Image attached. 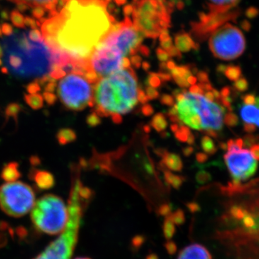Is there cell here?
I'll return each instance as SVG.
<instances>
[{
  "label": "cell",
  "mask_w": 259,
  "mask_h": 259,
  "mask_svg": "<svg viewBox=\"0 0 259 259\" xmlns=\"http://www.w3.org/2000/svg\"><path fill=\"white\" fill-rule=\"evenodd\" d=\"M179 128H180V126L177 125V124H174V125L171 126V131H173L175 134L178 131Z\"/></svg>",
  "instance_id": "54"
},
{
  "label": "cell",
  "mask_w": 259,
  "mask_h": 259,
  "mask_svg": "<svg viewBox=\"0 0 259 259\" xmlns=\"http://www.w3.org/2000/svg\"><path fill=\"white\" fill-rule=\"evenodd\" d=\"M6 243V237L0 233V247L4 246Z\"/></svg>",
  "instance_id": "51"
},
{
  "label": "cell",
  "mask_w": 259,
  "mask_h": 259,
  "mask_svg": "<svg viewBox=\"0 0 259 259\" xmlns=\"http://www.w3.org/2000/svg\"><path fill=\"white\" fill-rule=\"evenodd\" d=\"M116 25L105 0H68L41 23L48 44L76 62H88Z\"/></svg>",
  "instance_id": "1"
},
{
  "label": "cell",
  "mask_w": 259,
  "mask_h": 259,
  "mask_svg": "<svg viewBox=\"0 0 259 259\" xmlns=\"http://www.w3.org/2000/svg\"><path fill=\"white\" fill-rule=\"evenodd\" d=\"M218 71L223 73L225 76L230 81H237L242 76V69L239 66L236 65H220L218 67Z\"/></svg>",
  "instance_id": "21"
},
{
  "label": "cell",
  "mask_w": 259,
  "mask_h": 259,
  "mask_svg": "<svg viewBox=\"0 0 259 259\" xmlns=\"http://www.w3.org/2000/svg\"><path fill=\"white\" fill-rule=\"evenodd\" d=\"M146 94L147 95L148 100H155L159 97V93L156 89L152 87L147 86L146 88Z\"/></svg>",
  "instance_id": "34"
},
{
  "label": "cell",
  "mask_w": 259,
  "mask_h": 259,
  "mask_svg": "<svg viewBox=\"0 0 259 259\" xmlns=\"http://www.w3.org/2000/svg\"><path fill=\"white\" fill-rule=\"evenodd\" d=\"M143 67H144L145 70L147 71L148 69H149L150 65L148 64L147 62H144V64H143Z\"/></svg>",
  "instance_id": "55"
},
{
  "label": "cell",
  "mask_w": 259,
  "mask_h": 259,
  "mask_svg": "<svg viewBox=\"0 0 259 259\" xmlns=\"http://www.w3.org/2000/svg\"><path fill=\"white\" fill-rule=\"evenodd\" d=\"M93 197V191L84 187L79 179L75 180L70 192L69 219L60 236L48 245L34 259H71L77 243L84 209Z\"/></svg>",
  "instance_id": "6"
},
{
  "label": "cell",
  "mask_w": 259,
  "mask_h": 259,
  "mask_svg": "<svg viewBox=\"0 0 259 259\" xmlns=\"http://www.w3.org/2000/svg\"><path fill=\"white\" fill-rule=\"evenodd\" d=\"M161 102L165 105L168 106H173L175 105V100L174 97L168 95H163L161 97Z\"/></svg>",
  "instance_id": "37"
},
{
  "label": "cell",
  "mask_w": 259,
  "mask_h": 259,
  "mask_svg": "<svg viewBox=\"0 0 259 259\" xmlns=\"http://www.w3.org/2000/svg\"><path fill=\"white\" fill-rule=\"evenodd\" d=\"M209 12L226 13L237 8L241 0H208Z\"/></svg>",
  "instance_id": "18"
},
{
  "label": "cell",
  "mask_w": 259,
  "mask_h": 259,
  "mask_svg": "<svg viewBox=\"0 0 259 259\" xmlns=\"http://www.w3.org/2000/svg\"><path fill=\"white\" fill-rule=\"evenodd\" d=\"M112 120H113L114 122H115V123L118 124L122 122V117H121L120 115H112Z\"/></svg>",
  "instance_id": "50"
},
{
  "label": "cell",
  "mask_w": 259,
  "mask_h": 259,
  "mask_svg": "<svg viewBox=\"0 0 259 259\" xmlns=\"http://www.w3.org/2000/svg\"><path fill=\"white\" fill-rule=\"evenodd\" d=\"M224 123L228 127H236L238 124V117L233 112H227L225 116Z\"/></svg>",
  "instance_id": "31"
},
{
  "label": "cell",
  "mask_w": 259,
  "mask_h": 259,
  "mask_svg": "<svg viewBox=\"0 0 259 259\" xmlns=\"http://www.w3.org/2000/svg\"><path fill=\"white\" fill-rule=\"evenodd\" d=\"M131 61H132V64L135 67L137 68V69L140 68V66H141V59L139 56H133Z\"/></svg>",
  "instance_id": "45"
},
{
  "label": "cell",
  "mask_w": 259,
  "mask_h": 259,
  "mask_svg": "<svg viewBox=\"0 0 259 259\" xmlns=\"http://www.w3.org/2000/svg\"><path fill=\"white\" fill-rule=\"evenodd\" d=\"M208 174L205 171L199 172L198 175H197V180L199 181H201V182H203V181H206L207 179L209 178Z\"/></svg>",
  "instance_id": "46"
},
{
  "label": "cell",
  "mask_w": 259,
  "mask_h": 259,
  "mask_svg": "<svg viewBox=\"0 0 259 259\" xmlns=\"http://www.w3.org/2000/svg\"><path fill=\"white\" fill-rule=\"evenodd\" d=\"M144 37L127 17L97 45L88 61L90 69L100 79L122 69L124 59L137 52Z\"/></svg>",
  "instance_id": "3"
},
{
  "label": "cell",
  "mask_w": 259,
  "mask_h": 259,
  "mask_svg": "<svg viewBox=\"0 0 259 259\" xmlns=\"http://www.w3.org/2000/svg\"><path fill=\"white\" fill-rule=\"evenodd\" d=\"M161 166L166 167L170 170L175 171H182L183 168V163H182V159L178 155L175 153H170L166 152L164 156L162 157L161 163Z\"/></svg>",
  "instance_id": "20"
},
{
  "label": "cell",
  "mask_w": 259,
  "mask_h": 259,
  "mask_svg": "<svg viewBox=\"0 0 259 259\" xmlns=\"http://www.w3.org/2000/svg\"><path fill=\"white\" fill-rule=\"evenodd\" d=\"M191 134L190 130L186 126H180L178 131L175 133V136L177 139L182 142H187L189 136Z\"/></svg>",
  "instance_id": "28"
},
{
  "label": "cell",
  "mask_w": 259,
  "mask_h": 259,
  "mask_svg": "<svg viewBox=\"0 0 259 259\" xmlns=\"http://www.w3.org/2000/svg\"><path fill=\"white\" fill-rule=\"evenodd\" d=\"M193 151L194 148L189 146V147L185 148V149H184L183 153L185 156H189L193 153Z\"/></svg>",
  "instance_id": "48"
},
{
  "label": "cell",
  "mask_w": 259,
  "mask_h": 259,
  "mask_svg": "<svg viewBox=\"0 0 259 259\" xmlns=\"http://www.w3.org/2000/svg\"><path fill=\"white\" fill-rule=\"evenodd\" d=\"M207 156H208V155L204 154V153H198L196 155V158H197V161L202 163V162L207 161V158H208Z\"/></svg>",
  "instance_id": "47"
},
{
  "label": "cell",
  "mask_w": 259,
  "mask_h": 259,
  "mask_svg": "<svg viewBox=\"0 0 259 259\" xmlns=\"http://www.w3.org/2000/svg\"><path fill=\"white\" fill-rule=\"evenodd\" d=\"M44 98L45 99L47 103L50 105L55 104L56 100H57V97L54 93H47V92L44 93Z\"/></svg>",
  "instance_id": "35"
},
{
  "label": "cell",
  "mask_w": 259,
  "mask_h": 259,
  "mask_svg": "<svg viewBox=\"0 0 259 259\" xmlns=\"http://www.w3.org/2000/svg\"><path fill=\"white\" fill-rule=\"evenodd\" d=\"M68 219V207L61 197L54 194L44 195L32 209L31 221L35 229L50 236L61 234Z\"/></svg>",
  "instance_id": "7"
},
{
  "label": "cell",
  "mask_w": 259,
  "mask_h": 259,
  "mask_svg": "<svg viewBox=\"0 0 259 259\" xmlns=\"http://www.w3.org/2000/svg\"><path fill=\"white\" fill-rule=\"evenodd\" d=\"M164 176L167 182L175 188H179L185 180L183 177L177 176L170 171H165Z\"/></svg>",
  "instance_id": "27"
},
{
  "label": "cell",
  "mask_w": 259,
  "mask_h": 259,
  "mask_svg": "<svg viewBox=\"0 0 259 259\" xmlns=\"http://www.w3.org/2000/svg\"><path fill=\"white\" fill-rule=\"evenodd\" d=\"M35 196L30 186L20 182L0 187V208L11 217H23L32 210Z\"/></svg>",
  "instance_id": "11"
},
{
  "label": "cell",
  "mask_w": 259,
  "mask_h": 259,
  "mask_svg": "<svg viewBox=\"0 0 259 259\" xmlns=\"http://www.w3.org/2000/svg\"><path fill=\"white\" fill-rule=\"evenodd\" d=\"M27 90L30 94H37L40 90V83L37 82V81L30 83L27 88Z\"/></svg>",
  "instance_id": "36"
},
{
  "label": "cell",
  "mask_w": 259,
  "mask_h": 259,
  "mask_svg": "<svg viewBox=\"0 0 259 259\" xmlns=\"http://www.w3.org/2000/svg\"><path fill=\"white\" fill-rule=\"evenodd\" d=\"M177 47L180 49L182 51H189L192 49H195L198 46L196 45L195 42L193 40H191L190 37L188 36H185L183 37H180L177 40Z\"/></svg>",
  "instance_id": "26"
},
{
  "label": "cell",
  "mask_w": 259,
  "mask_h": 259,
  "mask_svg": "<svg viewBox=\"0 0 259 259\" xmlns=\"http://www.w3.org/2000/svg\"><path fill=\"white\" fill-rule=\"evenodd\" d=\"M158 76H159L160 79L163 81H171V75L167 74V73L159 72L158 73Z\"/></svg>",
  "instance_id": "44"
},
{
  "label": "cell",
  "mask_w": 259,
  "mask_h": 259,
  "mask_svg": "<svg viewBox=\"0 0 259 259\" xmlns=\"http://www.w3.org/2000/svg\"><path fill=\"white\" fill-rule=\"evenodd\" d=\"M146 83L147 86L152 87V88L156 89L161 86V80L160 79L159 76H158L157 74L151 72L148 75Z\"/></svg>",
  "instance_id": "30"
},
{
  "label": "cell",
  "mask_w": 259,
  "mask_h": 259,
  "mask_svg": "<svg viewBox=\"0 0 259 259\" xmlns=\"http://www.w3.org/2000/svg\"><path fill=\"white\" fill-rule=\"evenodd\" d=\"M179 118L194 130L203 131L209 137H218L224 124L226 107L221 102L211 101L204 94L175 90Z\"/></svg>",
  "instance_id": "5"
},
{
  "label": "cell",
  "mask_w": 259,
  "mask_h": 259,
  "mask_svg": "<svg viewBox=\"0 0 259 259\" xmlns=\"http://www.w3.org/2000/svg\"><path fill=\"white\" fill-rule=\"evenodd\" d=\"M233 88L236 90L238 93H245L248 90V82L247 79L244 77L240 78L234 81L233 83Z\"/></svg>",
  "instance_id": "29"
},
{
  "label": "cell",
  "mask_w": 259,
  "mask_h": 259,
  "mask_svg": "<svg viewBox=\"0 0 259 259\" xmlns=\"http://www.w3.org/2000/svg\"><path fill=\"white\" fill-rule=\"evenodd\" d=\"M144 131H146V133H149L150 131H151V128H150L149 126L146 125L144 127Z\"/></svg>",
  "instance_id": "56"
},
{
  "label": "cell",
  "mask_w": 259,
  "mask_h": 259,
  "mask_svg": "<svg viewBox=\"0 0 259 259\" xmlns=\"http://www.w3.org/2000/svg\"><path fill=\"white\" fill-rule=\"evenodd\" d=\"M25 100L33 110H39L44 106V98L39 94L25 95Z\"/></svg>",
  "instance_id": "23"
},
{
  "label": "cell",
  "mask_w": 259,
  "mask_h": 259,
  "mask_svg": "<svg viewBox=\"0 0 259 259\" xmlns=\"http://www.w3.org/2000/svg\"><path fill=\"white\" fill-rule=\"evenodd\" d=\"M168 125V122L165 116L161 113L156 114L153 116L152 120L151 121V126L153 127L158 133H161L164 131Z\"/></svg>",
  "instance_id": "24"
},
{
  "label": "cell",
  "mask_w": 259,
  "mask_h": 259,
  "mask_svg": "<svg viewBox=\"0 0 259 259\" xmlns=\"http://www.w3.org/2000/svg\"><path fill=\"white\" fill-rule=\"evenodd\" d=\"M240 15L241 10L237 8L226 13H202L199 21L194 24V31L199 38L206 39L224 24L236 21Z\"/></svg>",
  "instance_id": "14"
},
{
  "label": "cell",
  "mask_w": 259,
  "mask_h": 259,
  "mask_svg": "<svg viewBox=\"0 0 259 259\" xmlns=\"http://www.w3.org/2000/svg\"><path fill=\"white\" fill-rule=\"evenodd\" d=\"M94 90L95 112L100 117L128 113L138 103L139 88L136 73L131 67L101 78Z\"/></svg>",
  "instance_id": "4"
},
{
  "label": "cell",
  "mask_w": 259,
  "mask_h": 259,
  "mask_svg": "<svg viewBox=\"0 0 259 259\" xmlns=\"http://www.w3.org/2000/svg\"><path fill=\"white\" fill-rule=\"evenodd\" d=\"M0 20V60L3 72L50 75L73 61L48 44L41 23L14 10Z\"/></svg>",
  "instance_id": "2"
},
{
  "label": "cell",
  "mask_w": 259,
  "mask_h": 259,
  "mask_svg": "<svg viewBox=\"0 0 259 259\" xmlns=\"http://www.w3.org/2000/svg\"><path fill=\"white\" fill-rule=\"evenodd\" d=\"M224 159L232 180L236 185L251 178L258 168V161L252 156L250 150L243 148L228 150Z\"/></svg>",
  "instance_id": "12"
},
{
  "label": "cell",
  "mask_w": 259,
  "mask_h": 259,
  "mask_svg": "<svg viewBox=\"0 0 259 259\" xmlns=\"http://www.w3.org/2000/svg\"><path fill=\"white\" fill-rule=\"evenodd\" d=\"M201 146L207 155H213L218 150L212 139L208 136H204L201 140Z\"/></svg>",
  "instance_id": "25"
},
{
  "label": "cell",
  "mask_w": 259,
  "mask_h": 259,
  "mask_svg": "<svg viewBox=\"0 0 259 259\" xmlns=\"http://www.w3.org/2000/svg\"><path fill=\"white\" fill-rule=\"evenodd\" d=\"M255 103L258 107V115H257L256 121H255V127H259V97H255Z\"/></svg>",
  "instance_id": "49"
},
{
  "label": "cell",
  "mask_w": 259,
  "mask_h": 259,
  "mask_svg": "<svg viewBox=\"0 0 259 259\" xmlns=\"http://www.w3.org/2000/svg\"><path fill=\"white\" fill-rule=\"evenodd\" d=\"M30 179L41 190H50L55 185V179L52 174L42 170L34 169L30 172Z\"/></svg>",
  "instance_id": "16"
},
{
  "label": "cell",
  "mask_w": 259,
  "mask_h": 259,
  "mask_svg": "<svg viewBox=\"0 0 259 259\" xmlns=\"http://www.w3.org/2000/svg\"><path fill=\"white\" fill-rule=\"evenodd\" d=\"M131 14V21L146 37L159 36L169 23V15L162 0H135Z\"/></svg>",
  "instance_id": "8"
},
{
  "label": "cell",
  "mask_w": 259,
  "mask_h": 259,
  "mask_svg": "<svg viewBox=\"0 0 259 259\" xmlns=\"http://www.w3.org/2000/svg\"><path fill=\"white\" fill-rule=\"evenodd\" d=\"M93 88L83 75L69 73L59 81L58 97L65 107L71 110H82L93 107Z\"/></svg>",
  "instance_id": "9"
},
{
  "label": "cell",
  "mask_w": 259,
  "mask_h": 259,
  "mask_svg": "<svg viewBox=\"0 0 259 259\" xmlns=\"http://www.w3.org/2000/svg\"><path fill=\"white\" fill-rule=\"evenodd\" d=\"M242 27H243V29H245V30H249L250 28L249 23H248V21H245V20L243 22V24H242Z\"/></svg>",
  "instance_id": "52"
},
{
  "label": "cell",
  "mask_w": 259,
  "mask_h": 259,
  "mask_svg": "<svg viewBox=\"0 0 259 259\" xmlns=\"http://www.w3.org/2000/svg\"><path fill=\"white\" fill-rule=\"evenodd\" d=\"M157 55L158 59H159L161 61H166L168 60V55L167 54L166 52H165V51L158 49Z\"/></svg>",
  "instance_id": "43"
},
{
  "label": "cell",
  "mask_w": 259,
  "mask_h": 259,
  "mask_svg": "<svg viewBox=\"0 0 259 259\" xmlns=\"http://www.w3.org/2000/svg\"><path fill=\"white\" fill-rule=\"evenodd\" d=\"M187 142L188 143V144L190 145L194 144V136H193V135H192V134L190 135V136H189L188 140H187Z\"/></svg>",
  "instance_id": "53"
},
{
  "label": "cell",
  "mask_w": 259,
  "mask_h": 259,
  "mask_svg": "<svg viewBox=\"0 0 259 259\" xmlns=\"http://www.w3.org/2000/svg\"><path fill=\"white\" fill-rule=\"evenodd\" d=\"M142 112L144 115L150 116L152 115L153 113V109L151 105L148 104H145L144 106L142 107Z\"/></svg>",
  "instance_id": "42"
},
{
  "label": "cell",
  "mask_w": 259,
  "mask_h": 259,
  "mask_svg": "<svg viewBox=\"0 0 259 259\" xmlns=\"http://www.w3.org/2000/svg\"><path fill=\"white\" fill-rule=\"evenodd\" d=\"M87 123L90 127H96V126L100 125L101 123V120H100V116L97 115L96 112H94L93 113L90 114L87 117Z\"/></svg>",
  "instance_id": "33"
},
{
  "label": "cell",
  "mask_w": 259,
  "mask_h": 259,
  "mask_svg": "<svg viewBox=\"0 0 259 259\" xmlns=\"http://www.w3.org/2000/svg\"><path fill=\"white\" fill-rule=\"evenodd\" d=\"M148 100H148L146 93H144V91L139 89V94H138V101L145 105V104H147Z\"/></svg>",
  "instance_id": "40"
},
{
  "label": "cell",
  "mask_w": 259,
  "mask_h": 259,
  "mask_svg": "<svg viewBox=\"0 0 259 259\" xmlns=\"http://www.w3.org/2000/svg\"><path fill=\"white\" fill-rule=\"evenodd\" d=\"M75 259H90V258H87V257H79V258H76Z\"/></svg>",
  "instance_id": "57"
},
{
  "label": "cell",
  "mask_w": 259,
  "mask_h": 259,
  "mask_svg": "<svg viewBox=\"0 0 259 259\" xmlns=\"http://www.w3.org/2000/svg\"><path fill=\"white\" fill-rule=\"evenodd\" d=\"M177 259H212L209 250L201 244L192 243L181 250Z\"/></svg>",
  "instance_id": "15"
},
{
  "label": "cell",
  "mask_w": 259,
  "mask_h": 259,
  "mask_svg": "<svg viewBox=\"0 0 259 259\" xmlns=\"http://www.w3.org/2000/svg\"><path fill=\"white\" fill-rule=\"evenodd\" d=\"M258 10L256 9L255 8H248V9L247 10V11L245 12V15H246V16L249 18H255V17L258 16Z\"/></svg>",
  "instance_id": "41"
},
{
  "label": "cell",
  "mask_w": 259,
  "mask_h": 259,
  "mask_svg": "<svg viewBox=\"0 0 259 259\" xmlns=\"http://www.w3.org/2000/svg\"><path fill=\"white\" fill-rule=\"evenodd\" d=\"M56 137L59 144L66 145L74 142L76 139V135L72 129L62 128L58 132Z\"/></svg>",
  "instance_id": "22"
},
{
  "label": "cell",
  "mask_w": 259,
  "mask_h": 259,
  "mask_svg": "<svg viewBox=\"0 0 259 259\" xmlns=\"http://www.w3.org/2000/svg\"><path fill=\"white\" fill-rule=\"evenodd\" d=\"M209 47L214 57L223 61H232L244 53L246 42L239 28L227 23L209 35Z\"/></svg>",
  "instance_id": "10"
},
{
  "label": "cell",
  "mask_w": 259,
  "mask_h": 259,
  "mask_svg": "<svg viewBox=\"0 0 259 259\" xmlns=\"http://www.w3.org/2000/svg\"><path fill=\"white\" fill-rule=\"evenodd\" d=\"M250 153H251L252 156H253V158H254L257 161H259V144H255L250 146Z\"/></svg>",
  "instance_id": "39"
},
{
  "label": "cell",
  "mask_w": 259,
  "mask_h": 259,
  "mask_svg": "<svg viewBox=\"0 0 259 259\" xmlns=\"http://www.w3.org/2000/svg\"><path fill=\"white\" fill-rule=\"evenodd\" d=\"M20 110H21V107H20L18 104H10V105L7 107L5 113H6V116L8 117H15L18 116Z\"/></svg>",
  "instance_id": "32"
},
{
  "label": "cell",
  "mask_w": 259,
  "mask_h": 259,
  "mask_svg": "<svg viewBox=\"0 0 259 259\" xmlns=\"http://www.w3.org/2000/svg\"><path fill=\"white\" fill-rule=\"evenodd\" d=\"M171 77L181 88L190 86L187 79L192 76L190 66H175L171 71Z\"/></svg>",
  "instance_id": "17"
},
{
  "label": "cell",
  "mask_w": 259,
  "mask_h": 259,
  "mask_svg": "<svg viewBox=\"0 0 259 259\" xmlns=\"http://www.w3.org/2000/svg\"><path fill=\"white\" fill-rule=\"evenodd\" d=\"M0 176L3 180L6 181L8 183L18 180L21 177V174L18 170V163L17 162L7 163L2 170Z\"/></svg>",
  "instance_id": "19"
},
{
  "label": "cell",
  "mask_w": 259,
  "mask_h": 259,
  "mask_svg": "<svg viewBox=\"0 0 259 259\" xmlns=\"http://www.w3.org/2000/svg\"><path fill=\"white\" fill-rule=\"evenodd\" d=\"M17 6L21 13H29L30 16L42 23L59 11L68 0H7Z\"/></svg>",
  "instance_id": "13"
},
{
  "label": "cell",
  "mask_w": 259,
  "mask_h": 259,
  "mask_svg": "<svg viewBox=\"0 0 259 259\" xmlns=\"http://www.w3.org/2000/svg\"><path fill=\"white\" fill-rule=\"evenodd\" d=\"M197 79L202 83H209L208 74L205 71H202L197 73Z\"/></svg>",
  "instance_id": "38"
}]
</instances>
